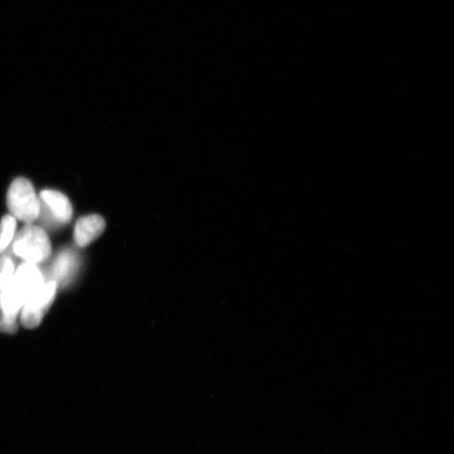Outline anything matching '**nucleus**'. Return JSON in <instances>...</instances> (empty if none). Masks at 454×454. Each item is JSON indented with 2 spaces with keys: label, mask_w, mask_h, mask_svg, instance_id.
I'll use <instances>...</instances> for the list:
<instances>
[{
  "label": "nucleus",
  "mask_w": 454,
  "mask_h": 454,
  "mask_svg": "<svg viewBox=\"0 0 454 454\" xmlns=\"http://www.w3.org/2000/svg\"><path fill=\"white\" fill-rule=\"evenodd\" d=\"M43 281V272L35 264L25 262L15 270L12 280L0 299V312L11 333L17 331V319L27 300Z\"/></svg>",
  "instance_id": "f257e3e1"
},
{
  "label": "nucleus",
  "mask_w": 454,
  "mask_h": 454,
  "mask_svg": "<svg viewBox=\"0 0 454 454\" xmlns=\"http://www.w3.org/2000/svg\"><path fill=\"white\" fill-rule=\"evenodd\" d=\"M13 251L25 262L37 265L50 258L52 247L42 227L27 224L15 238Z\"/></svg>",
  "instance_id": "f03ea898"
},
{
  "label": "nucleus",
  "mask_w": 454,
  "mask_h": 454,
  "mask_svg": "<svg viewBox=\"0 0 454 454\" xmlns=\"http://www.w3.org/2000/svg\"><path fill=\"white\" fill-rule=\"evenodd\" d=\"M8 207L15 219L32 224L42 213V203L30 181L17 178L8 192Z\"/></svg>",
  "instance_id": "7ed1b4c3"
},
{
  "label": "nucleus",
  "mask_w": 454,
  "mask_h": 454,
  "mask_svg": "<svg viewBox=\"0 0 454 454\" xmlns=\"http://www.w3.org/2000/svg\"><path fill=\"white\" fill-rule=\"evenodd\" d=\"M57 288L59 286L55 281L44 280L42 286L31 294L20 311L22 325L27 328H35L41 325L45 312L53 303Z\"/></svg>",
  "instance_id": "20e7f679"
},
{
  "label": "nucleus",
  "mask_w": 454,
  "mask_h": 454,
  "mask_svg": "<svg viewBox=\"0 0 454 454\" xmlns=\"http://www.w3.org/2000/svg\"><path fill=\"white\" fill-rule=\"evenodd\" d=\"M106 230V221L101 215H90L78 220L74 231V240L79 247H88Z\"/></svg>",
  "instance_id": "39448f33"
},
{
  "label": "nucleus",
  "mask_w": 454,
  "mask_h": 454,
  "mask_svg": "<svg viewBox=\"0 0 454 454\" xmlns=\"http://www.w3.org/2000/svg\"><path fill=\"white\" fill-rule=\"evenodd\" d=\"M45 208L52 215L56 223L66 224L70 223L73 215V208L69 199L64 194L56 191H43L41 195Z\"/></svg>",
  "instance_id": "423d86ee"
},
{
  "label": "nucleus",
  "mask_w": 454,
  "mask_h": 454,
  "mask_svg": "<svg viewBox=\"0 0 454 454\" xmlns=\"http://www.w3.org/2000/svg\"><path fill=\"white\" fill-rule=\"evenodd\" d=\"M77 269L76 254L71 251L62 252L57 255L52 266H51L50 279L59 284L67 283L72 279Z\"/></svg>",
  "instance_id": "0eeeda50"
},
{
  "label": "nucleus",
  "mask_w": 454,
  "mask_h": 454,
  "mask_svg": "<svg viewBox=\"0 0 454 454\" xmlns=\"http://www.w3.org/2000/svg\"><path fill=\"white\" fill-rule=\"evenodd\" d=\"M16 219L13 215H5L0 223V254L7 249L14 240Z\"/></svg>",
  "instance_id": "6e6552de"
},
{
  "label": "nucleus",
  "mask_w": 454,
  "mask_h": 454,
  "mask_svg": "<svg viewBox=\"0 0 454 454\" xmlns=\"http://www.w3.org/2000/svg\"><path fill=\"white\" fill-rule=\"evenodd\" d=\"M15 266L13 261L11 260L9 255H3L0 258V299L8 288L11 280L14 276Z\"/></svg>",
  "instance_id": "1a4fd4ad"
},
{
  "label": "nucleus",
  "mask_w": 454,
  "mask_h": 454,
  "mask_svg": "<svg viewBox=\"0 0 454 454\" xmlns=\"http://www.w3.org/2000/svg\"><path fill=\"white\" fill-rule=\"evenodd\" d=\"M0 332L11 333L9 327L5 325L2 316H0Z\"/></svg>",
  "instance_id": "9d476101"
}]
</instances>
